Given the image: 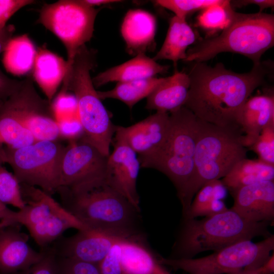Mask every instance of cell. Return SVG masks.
<instances>
[{
	"label": "cell",
	"instance_id": "6da1fadb",
	"mask_svg": "<svg viewBox=\"0 0 274 274\" xmlns=\"http://www.w3.org/2000/svg\"><path fill=\"white\" fill-rule=\"evenodd\" d=\"M194 63L188 74L190 87L183 106L201 121L222 127L239 128L237 120L242 107L253 92L264 83L271 63L261 62L249 72L237 73L221 62L214 66L204 62Z\"/></svg>",
	"mask_w": 274,
	"mask_h": 274
},
{
	"label": "cell",
	"instance_id": "7a4b0ae2",
	"mask_svg": "<svg viewBox=\"0 0 274 274\" xmlns=\"http://www.w3.org/2000/svg\"><path fill=\"white\" fill-rule=\"evenodd\" d=\"M62 206L85 227L121 239L145 238L141 211L111 187L105 178L72 189L57 190Z\"/></svg>",
	"mask_w": 274,
	"mask_h": 274
},
{
	"label": "cell",
	"instance_id": "3957f363",
	"mask_svg": "<svg viewBox=\"0 0 274 274\" xmlns=\"http://www.w3.org/2000/svg\"><path fill=\"white\" fill-rule=\"evenodd\" d=\"M274 45V16L234 11L220 35L201 40L187 52V62H205L222 52L239 54L259 64L262 55Z\"/></svg>",
	"mask_w": 274,
	"mask_h": 274
},
{
	"label": "cell",
	"instance_id": "277c9868",
	"mask_svg": "<svg viewBox=\"0 0 274 274\" xmlns=\"http://www.w3.org/2000/svg\"><path fill=\"white\" fill-rule=\"evenodd\" d=\"M170 113L169 129L162 145L138 158L141 167L156 169L169 178L181 203L194 172L200 120L184 106Z\"/></svg>",
	"mask_w": 274,
	"mask_h": 274
},
{
	"label": "cell",
	"instance_id": "5b68a950",
	"mask_svg": "<svg viewBox=\"0 0 274 274\" xmlns=\"http://www.w3.org/2000/svg\"><path fill=\"white\" fill-rule=\"evenodd\" d=\"M194 155V169L181 202L183 216L193 198L206 183L224 177L247 150L239 128L222 127L199 120Z\"/></svg>",
	"mask_w": 274,
	"mask_h": 274
},
{
	"label": "cell",
	"instance_id": "8992f818",
	"mask_svg": "<svg viewBox=\"0 0 274 274\" xmlns=\"http://www.w3.org/2000/svg\"><path fill=\"white\" fill-rule=\"evenodd\" d=\"M268 224L249 221L231 208L201 220L185 219L170 258H192L202 252H215L240 241L267 235Z\"/></svg>",
	"mask_w": 274,
	"mask_h": 274
},
{
	"label": "cell",
	"instance_id": "52a82bcc",
	"mask_svg": "<svg viewBox=\"0 0 274 274\" xmlns=\"http://www.w3.org/2000/svg\"><path fill=\"white\" fill-rule=\"evenodd\" d=\"M94 64V54L83 46L77 52L61 89L71 91L75 96L78 116L84 132L83 138L108 157L116 125L93 84L90 71Z\"/></svg>",
	"mask_w": 274,
	"mask_h": 274
},
{
	"label": "cell",
	"instance_id": "ba28073f",
	"mask_svg": "<svg viewBox=\"0 0 274 274\" xmlns=\"http://www.w3.org/2000/svg\"><path fill=\"white\" fill-rule=\"evenodd\" d=\"M98 10L83 0H60L42 8L39 23L56 36L67 53V76L80 49L91 39Z\"/></svg>",
	"mask_w": 274,
	"mask_h": 274
},
{
	"label": "cell",
	"instance_id": "9c48e42d",
	"mask_svg": "<svg viewBox=\"0 0 274 274\" xmlns=\"http://www.w3.org/2000/svg\"><path fill=\"white\" fill-rule=\"evenodd\" d=\"M273 248L274 236L271 235L258 243L240 241L201 258L174 259L158 256V259L164 266L188 274H228L248 266L261 267Z\"/></svg>",
	"mask_w": 274,
	"mask_h": 274
},
{
	"label": "cell",
	"instance_id": "30bf717a",
	"mask_svg": "<svg viewBox=\"0 0 274 274\" xmlns=\"http://www.w3.org/2000/svg\"><path fill=\"white\" fill-rule=\"evenodd\" d=\"M64 147L57 141H38L17 149L7 147L6 162L20 184L38 187L52 195L59 187Z\"/></svg>",
	"mask_w": 274,
	"mask_h": 274
},
{
	"label": "cell",
	"instance_id": "8fae6325",
	"mask_svg": "<svg viewBox=\"0 0 274 274\" xmlns=\"http://www.w3.org/2000/svg\"><path fill=\"white\" fill-rule=\"evenodd\" d=\"M107 157L83 138L70 141L60 160L58 189H72L105 178Z\"/></svg>",
	"mask_w": 274,
	"mask_h": 274
},
{
	"label": "cell",
	"instance_id": "7c38bea8",
	"mask_svg": "<svg viewBox=\"0 0 274 274\" xmlns=\"http://www.w3.org/2000/svg\"><path fill=\"white\" fill-rule=\"evenodd\" d=\"M7 100L36 141L60 138L51 103L38 94L30 79L23 80L21 87Z\"/></svg>",
	"mask_w": 274,
	"mask_h": 274
},
{
	"label": "cell",
	"instance_id": "4fadbf2b",
	"mask_svg": "<svg viewBox=\"0 0 274 274\" xmlns=\"http://www.w3.org/2000/svg\"><path fill=\"white\" fill-rule=\"evenodd\" d=\"M114 141V150L107 159L105 180L111 187L141 211L136 189L141 167L138 156L125 143Z\"/></svg>",
	"mask_w": 274,
	"mask_h": 274
},
{
	"label": "cell",
	"instance_id": "5bb4252c",
	"mask_svg": "<svg viewBox=\"0 0 274 274\" xmlns=\"http://www.w3.org/2000/svg\"><path fill=\"white\" fill-rule=\"evenodd\" d=\"M122 240L86 228L72 236H62L48 247L56 256L98 265L112 247Z\"/></svg>",
	"mask_w": 274,
	"mask_h": 274
},
{
	"label": "cell",
	"instance_id": "9a60e30c",
	"mask_svg": "<svg viewBox=\"0 0 274 274\" xmlns=\"http://www.w3.org/2000/svg\"><path fill=\"white\" fill-rule=\"evenodd\" d=\"M168 113L156 111L129 126H115L114 140L125 143L138 156L152 153L164 142L169 127Z\"/></svg>",
	"mask_w": 274,
	"mask_h": 274
},
{
	"label": "cell",
	"instance_id": "2e32d148",
	"mask_svg": "<svg viewBox=\"0 0 274 274\" xmlns=\"http://www.w3.org/2000/svg\"><path fill=\"white\" fill-rule=\"evenodd\" d=\"M17 224L0 227V274H15L39 261L44 251L34 250Z\"/></svg>",
	"mask_w": 274,
	"mask_h": 274
},
{
	"label": "cell",
	"instance_id": "e0dca14e",
	"mask_svg": "<svg viewBox=\"0 0 274 274\" xmlns=\"http://www.w3.org/2000/svg\"><path fill=\"white\" fill-rule=\"evenodd\" d=\"M231 208L243 217L254 222L272 221L274 218V182L265 181L247 185L231 193Z\"/></svg>",
	"mask_w": 274,
	"mask_h": 274
},
{
	"label": "cell",
	"instance_id": "ac0fdd59",
	"mask_svg": "<svg viewBox=\"0 0 274 274\" xmlns=\"http://www.w3.org/2000/svg\"><path fill=\"white\" fill-rule=\"evenodd\" d=\"M237 124L245 133L242 138L244 146L251 147L264 128L274 125L273 89L249 97L242 107Z\"/></svg>",
	"mask_w": 274,
	"mask_h": 274
},
{
	"label": "cell",
	"instance_id": "d6986e66",
	"mask_svg": "<svg viewBox=\"0 0 274 274\" xmlns=\"http://www.w3.org/2000/svg\"><path fill=\"white\" fill-rule=\"evenodd\" d=\"M156 29V19L151 13L142 9L129 10L121 26L128 53L145 54L154 43Z\"/></svg>",
	"mask_w": 274,
	"mask_h": 274
},
{
	"label": "cell",
	"instance_id": "ffe728a7",
	"mask_svg": "<svg viewBox=\"0 0 274 274\" xmlns=\"http://www.w3.org/2000/svg\"><path fill=\"white\" fill-rule=\"evenodd\" d=\"M168 66L159 64L144 54L136 55L132 59L120 65L100 73L92 79L95 87L112 82H123L154 77L165 73Z\"/></svg>",
	"mask_w": 274,
	"mask_h": 274
},
{
	"label": "cell",
	"instance_id": "44dd1931",
	"mask_svg": "<svg viewBox=\"0 0 274 274\" xmlns=\"http://www.w3.org/2000/svg\"><path fill=\"white\" fill-rule=\"evenodd\" d=\"M189 87L188 74L176 71L172 76L164 78L147 98L146 108L166 113L176 111L184 106Z\"/></svg>",
	"mask_w": 274,
	"mask_h": 274
},
{
	"label": "cell",
	"instance_id": "7402d4cb",
	"mask_svg": "<svg viewBox=\"0 0 274 274\" xmlns=\"http://www.w3.org/2000/svg\"><path fill=\"white\" fill-rule=\"evenodd\" d=\"M67 72L66 61L51 51L40 48L37 52L32 72L35 80L51 103Z\"/></svg>",
	"mask_w": 274,
	"mask_h": 274
},
{
	"label": "cell",
	"instance_id": "603a6c76",
	"mask_svg": "<svg viewBox=\"0 0 274 274\" xmlns=\"http://www.w3.org/2000/svg\"><path fill=\"white\" fill-rule=\"evenodd\" d=\"M121 262L124 274H171L158 261L145 238L121 242Z\"/></svg>",
	"mask_w": 274,
	"mask_h": 274
},
{
	"label": "cell",
	"instance_id": "cb8c5ba5",
	"mask_svg": "<svg viewBox=\"0 0 274 274\" xmlns=\"http://www.w3.org/2000/svg\"><path fill=\"white\" fill-rule=\"evenodd\" d=\"M196 39V35L186 20L174 16L170 19L164 41L153 59L169 60L176 65L179 60L186 59L187 49Z\"/></svg>",
	"mask_w": 274,
	"mask_h": 274
},
{
	"label": "cell",
	"instance_id": "d4e9b609",
	"mask_svg": "<svg viewBox=\"0 0 274 274\" xmlns=\"http://www.w3.org/2000/svg\"><path fill=\"white\" fill-rule=\"evenodd\" d=\"M273 179L274 165L258 159L245 158L236 163L221 181L231 193L247 185Z\"/></svg>",
	"mask_w": 274,
	"mask_h": 274
},
{
	"label": "cell",
	"instance_id": "484cf974",
	"mask_svg": "<svg viewBox=\"0 0 274 274\" xmlns=\"http://www.w3.org/2000/svg\"><path fill=\"white\" fill-rule=\"evenodd\" d=\"M227 192V189L220 180L206 183L195 194L194 199L184 216L185 218L208 217L226 211L228 208L224 199Z\"/></svg>",
	"mask_w": 274,
	"mask_h": 274
},
{
	"label": "cell",
	"instance_id": "4316f807",
	"mask_svg": "<svg viewBox=\"0 0 274 274\" xmlns=\"http://www.w3.org/2000/svg\"><path fill=\"white\" fill-rule=\"evenodd\" d=\"M37 52L27 35L12 38L3 52V63L11 74L24 75L32 70Z\"/></svg>",
	"mask_w": 274,
	"mask_h": 274
},
{
	"label": "cell",
	"instance_id": "83f0119b",
	"mask_svg": "<svg viewBox=\"0 0 274 274\" xmlns=\"http://www.w3.org/2000/svg\"><path fill=\"white\" fill-rule=\"evenodd\" d=\"M36 142L30 131L17 117L13 108L6 100L0 107V144L17 149Z\"/></svg>",
	"mask_w": 274,
	"mask_h": 274
},
{
	"label": "cell",
	"instance_id": "f1b7e54d",
	"mask_svg": "<svg viewBox=\"0 0 274 274\" xmlns=\"http://www.w3.org/2000/svg\"><path fill=\"white\" fill-rule=\"evenodd\" d=\"M164 78H150L128 82H118L112 89L97 91L101 100L113 98L120 100L131 109L137 102L148 97Z\"/></svg>",
	"mask_w": 274,
	"mask_h": 274
},
{
	"label": "cell",
	"instance_id": "f546056e",
	"mask_svg": "<svg viewBox=\"0 0 274 274\" xmlns=\"http://www.w3.org/2000/svg\"><path fill=\"white\" fill-rule=\"evenodd\" d=\"M234 11L230 1L221 0L201 10L196 18V24L210 34L222 31L229 24Z\"/></svg>",
	"mask_w": 274,
	"mask_h": 274
},
{
	"label": "cell",
	"instance_id": "4dcf8cb0",
	"mask_svg": "<svg viewBox=\"0 0 274 274\" xmlns=\"http://www.w3.org/2000/svg\"><path fill=\"white\" fill-rule=\"evenodd\" d=\"M0 200L6 205H11L18 210L25 206L20 183L14 174L2 166L0 167Z\"/></svg>",
	"mask_w": 274,
	"mask_h": 274
},
{
	"label": "cell",
	"instance_id": "1f68e13d",
	"mask_svg": "<svg viewBox=\"0 0 274 274\" xmlns=\"http://www.w3.org/2000/svg\"><path fill=\"white\" fill-rule=\"evenodd\" d=\"M154 2L173 12L175 16L186 20L190 14L218 4L221 0H158Z\"/></svg>",
	"mask_w": 274,
	"mask_h": 274
},
{
	"label": "cell",
	"instance_id": "d6a6232c",
	"mask_svg": "<svg viewBox=\"0 0 274 274\" xmlns=\"http://www.w3.org/2000/svg\"><path fill=\"white\" fill-rule=\"evenodd\" d=\"M51 107L57 122L78 116L77 102L74 94L61 91L54 98Z\"/></svg>",
	"mask_w": 274,
	"mask_h": 274
},
{
	"label": "cell",
	"instance_id": "836d02e7",
	"mask_svg": "<svg viewBox=\"0 0 274 274\" xmlns=\"http://www.w3.org/2000/svg\"><path fill=\"white\" fill-rule=\"evenodd\" d=\"M250 148L257 154L258 159L274 165V125L264 128Z\"/></svg>",
	"mask_w": 274,
	"mask_h": 274
},
{
	"label": "cell",
	"instance_id": "e575fe53",
	"mask_svg": "<svg viewBox=\"0 0 274 274\" xmlns=\"http://www.w3.org/2000/svg\"><path fill=\"white\" fill-rule=\"evenodd\" d=\"M56 274H101L97 264L56 255Z\"/></svg>",
	"mask_w": 274,
	"mask_h": 274
},
{
	"label": "cell",
	"instance_id": "d590c367",
	"mask_svg": "<svg viewBox=\"0 0 274 274\" xmlns=\"http://www.w3.org/2000/svg\"><path fill=\"white\" fill-rule=\"evenodd\" d=\"M122 241L115 244L98 264L101 274H124L121 262V242Z\"/></svg>",
	"mask_w": 274,
	"mask_h": 274
},
{
	"label": "cell",
	"instance_id": "8d00e7d4",
	"mask_svg": "<svg viewBox=\"0 0 274 274\" xmlns=\"http://www.w3.org/2000/svg\"><path fill=\"white\" fill-rule=\"evenodd\" d=\"M44 251L43 257L28 269L15 274H56V257L49 247L40 249Z\"/></svg>",
	"mask_w": 274,
	"mask_h": 274
},
{
	"label": "cell",
	"instance_id": "74e56055",
	"mask_svg": "<svg viewBox=\"0 0 274 274\" xmlns=\"http://www.w3.org/2000/svg\"><path fill=\"white\" fill-rule=\"evenodd\" d=\"M57 123L60 138L72 141L79 140L84 136V130L78 117L65 119Z\"/></svg>",
	"mask_w": 274,
	"mask_h": 274
},
{
	"label": "cell",
	"instance_id": "f35d334b",
	"mask_svg": "<svg viewBox=\"0 0 274 274\" xmlns=\"http://www.w3.org/2000/svg\"><path fill=\"white\" fill-rule=\"evenodd\" d=\"M35 3L32 0H0V30L8 20L23 7Z\"/></svg>",
	"mask_w": 274,
	"mask_h": 274
},
{
	"label": "cell",
	"instance_id": "ab89813d",
	"mask_svg": "<svg viewBox=\"0 0 274 274\" xmlns=\"http://www.w3.org/2000/svg\"><path fill=\"white\" fill-rule=\"evenodd\" d=\"M23 81L11 79L0 70V100L4 102L21 87Z\"/></svg>",
	"mask_w": 274,
	"mask_h": 274
},
{
	"label": "cell",
	"instance_id": "60d3db41",
	"mask_svg": "<svg viewBox=\"0 0 274 274\" xmlns=\"http://www.w3.org/2000/svg\"><path fill=\"white\" fill-rule=\"evenodd\" d=\"M230 4L232 8H241L250 5H255L259 7L260 11L258 12H262L265 9L274 7L273 0H236L230 1Z\"/></svg>",
	"mask_w": 274,
	"mask_h": 274
},
{
	"label": "cell",
	"instance_id": "b9f144b4",
	"mask_svg": "<svg viewBox=\"0 0 274 274\" xmlns=\"http://www.w3.org/2000/svg\"><path fill=\"white\" fill-rule=\"evenodd\" d=\"M15 31V27L13 25H6L3 29L0 30V54L4 52L6 47Z\"/></svg>",
	"mask_w": 274,
	"mask_h": 274
},
{
	"label": "cell",
	"instance_id": "7bdbcfd3",
	"mask_svg": "<svg viewBox=\"0 0 274 274\" xmlns=\"http://www.w3.org/2000/svg\"><path fill=\"white\" fill-rule=\"evenodd\" d=\"M262 274H272L274 271L273 254L261 266Z\"/></svg>",
	"mask_w": 274,
	"mask_h": 274
},
{
	"label": "cell",
	"instance_id": "ee69618b",
	"mask_svg": "<svg viewBox=\"0 0 274 274\" xmlns=\"http://www.w3.org/2000/svg\"><path fill=\"white\" fill-rule=\"evenodd\" d=\"M228 274H262L261 268L252 266L246 267L243 269L231 272Z\"/></svg>",
	"mask_w": 274,
	"mask_h": 274
},
{
	"label": "cell",
	"instance_id": "f6af8a7d",
	"mask_svg": "<svg viewBox=\"0 0 274 274\" xmlns=\"http://www.w3.org/2000/svg\"><path fill=\"white\" fill-rule=\"evenodd\" d=\"M83 1L87 5L93 8L95 6L120 2L116 0H83Z\"/></svg>",
	"mask_w": 274,
	"mask_h": 274
},
{
	"label": "cell",
	"instance_id": "bcb514c9",
	"mask_svg": "<svg viewBox=\"0 0 274 274\" xmlns=\"http://www.w3.org/2000/svg\"><path fill=\"white\" fill-rule=\"evenodd\" d=\"M12 211L13 210L9 209L6 204L0 200V221L8 217Z\"/></svg>",
	"mask_w": 274,
	"mask_h": 274
},
{
	"label": "cell",
	"instance_id": "7dc6e473",
	"mask_svg": "<svg viewBox=\"0 0 274 274\" xmlns=\"http://www.w3.org/2000/svg\"><path fill=\"white\" fill-rule=\"evenodd\" d=\"M5 162H6L5 148L3 147V144H0V167Z\"/></svg>",
	"mask_w": 274,
	"mask_h": 274
},
{
	"label": "cell",
	"instance_id": "c3c4849f",
	"mask_svg": "<svg viewBox=\"0 0 274 274\" xmlns=\"http://www.w3.org/2000/svg\"><path fill=\"white\" fill-rule=\"evenodd\" d=\"M3 102H4L3 101L0 100V107L2 106V105L3 104Z\"/></svg>",
	"mask_w": 274,
	"mask_h": 274
}]
</instances>
